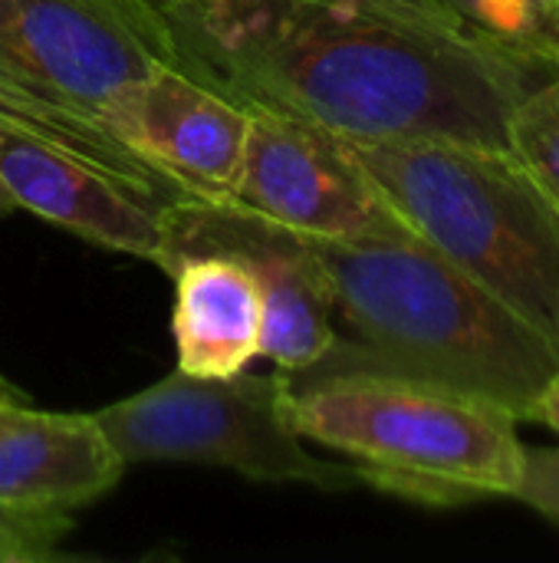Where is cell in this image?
Masks as SVG:
<instances>
[{
    "label": "cell",
    "mask_w": 559,
    "mask_h": 563,
    "mask_svg": "<svg viewBox=\"0 0 559 563\" xmlns=\"http://www.w3.org/2000/svg\"><path fill=\"white\" fill-rule=\"evenodd\" d=\"M158 59L356 145L507 148L554 73L441 0H122Z\"/></svg>",
    "instance_id": "6da1fadb"
},
{
    "label": "cell",
    "mask_w": 559,
    "mask_h": 563,
    "mask_svg": "<svg viewBox=\"0 0 559 563\" xmlns=\"http://www.w3.org/2000/svg\"><path fill=\"white\" fill-rule=\"evenodd\" d=\"M336 327L333 350L306 373L389 369L448 383L530 422L557 373L554 350L501 300L418 238L313 241Z\"/></svg>",
    "instance_id": "7a4b0ae2"
},
{
    "label": "cell",
    "mask_w": 559,
    "mask_h": 563,
    "mask_svg": "<svg viewBox=\"0 0 559 563\" xmlns=\"http://www.w3.org/2000/svg\"><path fill=\"white\" fill-rule=\"evenodd\" d=\"M290 376L297 432L346 455L359 485L425 508L514 498L527 445L507 406L389 369Z\"/></svg>",
    "instance_id": "3957f363"
},
{
    "label": "cell",
    "mask_w": 559,
    "mask_h": 563,
    "mask_svg": "<svg viewBox=\"0 0 559 563\" xmlns=\"http://www.w3.org/2000/svg\"><path fill=\"white\" fill-rule=\"evenodd\" d=\"M402 221L521 317L559 360V214L511 148L356 145Z\"/></svg>",
    "instance_id": "277c9868"
},
{
    "label": "cell",
    "mask_w": 559,
    "mask_h": 563,
    "mask_svg": "<svg viewBox=\"0 0 559 563\" xmlns=\"http://www.w3.org/2000/svg\"><path fill=\"white\" fill-rule=\"evenodd\" d=\"M155 59L122 0H0V129L168 205L185 191L115 129L125 96Z\"/></svg>",
    "instance_id": "5b68a950"
},
{
    "label": "cell",
    "mask_w": 559,
    "mask_h": 563,
    "mask_svg": "<svg viewBox=\"0 0 559 563\" xmlns=\"http://www.w3.org/2000/svg\"><path fill=\"white\" fill-rule=\"evenodd\" d=\"M128 462L227 468L264 485L343 492L359 485L353 465L316 459L293 426V376H191L175 369L155 386L96 412Z\"/></svg>",
    "instance_id": "8992f818"
},
{
    "label": "cell",
    "mask_w": 559,
    "mask_h": 563,
    "mask_svg": "<svg viewBox=\"0 0 559 563\" xmlns=\"http://www.w3.org/2000/svg\"><path fill=\"white\" fill-rule=\"evenodd\" d=\"M198 254L231 257L257 280L264 300L260 356L277 369L306 373L333 350L339 330L313 238L234 198L181 195L161 208V247L155 264L171 274L185 257Z\"/></svg>",
    "instance_id": "52a82bcc"
},
{
    "label": "cell",
    "mask_w": 559,
    "mask_h": 563,
    "mask_svg": "<svg viewBox=\"0 0 559 563\" xmlns=\"http://www.w3.org/2000/svg\"><path fill=\"white\" fill-rule=\"evenodd\" d=\"M247 112L234 201L313 241L415 238L356 162L349 142L280 112Z\"/></svg>",
    "instance_id": "ba28073f"
},
{
    "label": "cell",
    "mask_w": 559,
    "mask_h": 563,
    "mask_svg": "<svg viewBox=\"0 0 559 563\" xmlns=\"http://www.w3.org/2000/svg\"><path fill=\"white\" fill-rule=\"evenodd\" d=\"M115 129L185 195L231 198L250 112L175 63L155 59L125 96Z\"/></svg>",
    "instance_id": "9c48e42d"
},
{
    "label": "cell",
    "mask_w": 559,
    "mask_h": 563,
    "mask_svg": "<svg viewBox=\"0 0 559 563\" xmlns=\"http://www.w3.org/2000/svg\"><path fill=\"white\" fill-rule=\"evenodd\" d=\"M0 181L16 208L99 247L142 261L158 257L161 208L109 172L53 145L0 129Z\"/></svg>",
    "instance_id": "30bf717a"
},
{
    "label": "cell",
    "mask_w": 559,
    "mask_h": 563,
    "mask_svg": "<svg viewBox=\"0 0 559 563\" xmlns=\"http://www.w3.org/2000/svg\"><path fill=\"white\" fill-rule=\"evenodd\" d=\"M125 459L96 412H40L23 406L0 429V505L69 515L109 495Z\"/></svg>",
    "instance_id": "8fae6325"
},
{
    "label": "cell",
    "mask_w": 559,
    "mask_h": 563,
    "mask_svg": "<svg viewBox=\"0 0 559 563\" xmlns=\"http://www.w3.org/2000/svg\"><path fill=\"white\" fill-rule=\"evenodd\" d=\"M171 333L178 369L191 376H234L260 356L264 300L244 264L221 254L185 257L171 274Z\"/></svg>",
    "instance_id": "7c38bea8"
},
{
    "label": "cell",
    "mask_w": 559,
    "mask_h": 563,
    "mask_svg": "<svg viewBox=\"0 0 559 563\" xmlns=\"http://www.w3.org/2000/svg\"><path fill=\"white\" fill-rule=\"evenodd\" d=\"M507 148L559 214V76L537 82L514 109Z\"/></svg>",
    "instance_id": "4fadbf2b"
},
{
    "label": "cell",
    "mask_w": 559,
    "mask_h": 563,
    "mask_svg": "<svg viewBox=\"0 0 559 563\" xmlns=\"http://www.w3.org/2000/svg\"><path fill=\"white\" fill-rule=\"evenodd\" d=\"M69 525V515L59 511H20L0 505V563L53 561Z\"/></svg>",
    "instance_id": "5bb4252c"
},
{
    "label": "cell",
    "mask_w": 559,
    "mask_h": 563,
    "mask_svg": "<svg viewBox=\"0 0 559 563\" xmlns=\"http://www.w3.org/2000/svg\"><path fill=\"white\" fill-rule=\"evenodd\" d=\"M441 3L458 16H465L471 26L501 36L507 43H517L524 49L534 46L537 30L554 7V0H441Z\"/></svg>",
    "instance_id": "9a60e30c"
},
{
    "label": "cell",
    "mask_w": 559,
    "mask_h": 563,
    "mask_svg": "<svg viewBox=\"0 0 559 563\" xmlns=\"http://www.w3.org/2000/svg\"><path fill=\"white\" fill-rule=\"evenodd\" d=\"M514 501L527 505L540 518L559 528V445L550 449H527L521 482L514 488Z\"/></svg>",
    "instance_id": "2e32d148"
},
{
    "label": "cell",
    "mask_w": 559,
    "mask_h": 563,
    "mask_svg": "<svg viewBox=\"0 0 559 563\" xmlns=\"http://www.w3.org/2000/svg\"><path fill=\"white\" fill-rule=\"evenodd\" d=\"M534 56L540 59V63H547V69L559 76V0H554V7H550V13H547V20L540 23V30H537V36H534Z\"/></svg>",
    "instance_id": "e0dca14e"
},
{
    "label": "cell",
    "mask_w": 559,
    "mask_h": 563,
    "mask_svg": "<svg viewBox=\"0 0 559 563\" xmlns=\"http://www.w3.org/2000/svg\"><path fill=\"white\" fill-rule=\"evenodd\" d=\"M530 422H540V426H547L550 432L559 435V366L557 373L547 379V386L540 389V396L534 402V412H530Z\"/></svg>",
    "instance_id": "ac0fdd59"
},
{
    "label": "cell",
    "mask_w": 559,
    "mask_h": 563,
    "mask_svg": "<svg viewBox=\"0 0 559 563\" xmlns=\"http://www.w3.org/2000/svg\"><path fill=\"white\" fill-rule=\"evenodd\" d=\"M26 402L23 399H7V396H0V429L3 426H10L16 416H20V409H23Z\"/></svg>",
    "instance_id": "d6986e66"
},
{
    "label": "cell",
    "mask_w": 559,
    "mask_h": 563,
    "mask_svg": "<svg viewBox=\"0 0 559 563\" xmlns=\"http://www.w3.org/2000/svg\"><path fill=\"white\" fill-rule=\"evenodd\" d=\"M10 211H16V201H13V195L7 191V185L0 181V218L10 214Z\"/></svg>",
    "instance_id": "ffe728a7"
},
{
    "label": "cell",
    "mask_w": 559,
    "mask_h": 563,
    "mask_svg": "<svg viewBox=\"0 0 559 563\" xmlns=\"http://www.w3.org/2000/svg\"><path fill=\"white\" fill-rule=\"evenodd\" d=\"M0 396H7V399H23V396H20V393H16L3 376H0Z\"/></svg>",
    "instance_id": "44dd1931"
},
{
    "label": "cell",
    "mask_w": 559,
    "mask_h": 563,
    "mask_svg": "<svg viewBox=\"0 0 559 563\" xmlns=\"http://www.w3.org/2000/svg\"><path fill=\"white\" fill-rule=\"evenodd\" d=\"M23 402H26V399H23Z\"/></svg>",
    "instance_id": "7402d4cb"
}]
</instances>
